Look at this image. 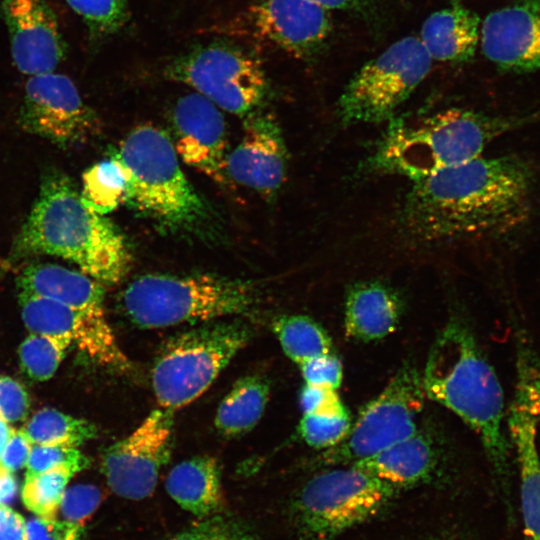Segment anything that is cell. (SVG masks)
Instances as JSON below:
<instances>
[{"label":"cell","instance_id":"1","mask_svg":"<svg viewBox=\"0 0 540 540\" xmlns=\"http://www.w3.org/2000/svg\"><path fill=\"white\" fill-rule=\"evenodd\" d=\"M400 212V231L420 244L503 235L530 214L535 172L508 154L479 156L412 181Z\"/></svg>","mask_w":540,"mask_h":540},{"label":"cell","instance_id":"2","mask_svg":"<svg viewBox=\"0 0 540 540\" xmlns=\"http://www.w3.org/2000/svg\"><path fill=\"white\" fill-rule=\"evenodd\" d=\"M422 382L427 398L452 411L476 433L511 513V446L502 426L503 389L463 320L451 319L440 330L429 351Z\"/></svg>","mask_w":540,"mask_h":540},{"label":"cell","instance_id":"3","mask_svg":"<svg viewBox=\"0 0 540 540\" xmlns=\"http://www.w3.org/2000/svg\"><path fill=\"white\" fill-rule=\"evenodd\" d=\"M50 254L77 264L102 285H113L127 274L131 255L116 228L82 199L71 180L52 173L13 246L15 257Z\"/></svg>","mask_w":540,"mask_h":540},{"label":"cell","instance_id":"4","mask_svg":"<svg viewBox=\"0 0 540 540\" xmlns=\"http://www.w3.org/2000/svg\"><path fill=\"white\" fill-rule=\"evenodd\" d=\"M540 120V111L492 116L449 108L423 118L391 119L365 161L368 172L415 181L481 156L496 138Z\"/></svg>","mask_w":540,"mask_h":540},{"label":"cell","instance_id":"5","mask_svg":"<svg viewBox=\"0 0 540 540\" xmlns=\"http://www.w3.org/2000/svg\"><path fill=\"white\" fill-rule=\"evenodd\" d=\"M125 176L124 202L171 230L194 231L208 207L186 178L172 139L160 128L137 126L111 153Z\"/></svg>","mask_w":540,"mask_h":540},{"label":"cell","instance_id":"6","mask_svg":"<svg viewBox=\"0 0 540 540\" xmlns=\"http://www.w3.org/2000/svg\"><path fill=\"white\" fill-rule=\"evenodd\" d=\"M255 288L241 280L213 274L143 275L123 293L129 318L144 328H163L247 312Z\"/></svg>","mask_w":540,"mask_h":540},{"label":"cell","instance_id":"7","mask_svg":"<svg viewBox=\"0 0 540 540\" xmlns=\"http://www.w3.org/2000/svg\"><path fill=\"white\" fill-rule=\"evenodd\" d=\"M396 489L355 466H339L311 477L292 503V519L308 540H330L377 514Z\"/></svg>","mask_w":540,"mask_h":540},{"label":"cell","instance_id":"8","mask_svg":"<svg viewBox=\"0 0 540 540\" xmlns=\"http://www.w3.org/2000/svg\"><path fill=\"white\" fill-rule=\"evenodd\" d=\"M250 337L246 326L218 323L170 340L152 371V386L161 408L174 411L203 394Z\"/></svg>","mask_w":540,"mask_h":540},{"label":"cell","instance_id":"9","mask_svg":"<svg viewBox=\"0 0 540 540\" xmlns=\"http://www.w3.org/2000/svg\"><path fill=\"white\" fill-rule=\"evenodd\" d=\"M422 375L404 364L383 391L360 411L348 435L316 458L317 467L351 465L370 458L414 434L424 407Z\"/></svg>","mask_w":540,"mask_h":540},{"label":"cell","instance_id":"10","mask_svg":"<svg viewBox=\"0 0 540 540\" xmlns=\"http://www.w3.org/2000/svg\"><path fill=\"white\" fill-rule=\"evenodd\" d=\"M432 59L418 37H405L363 65L345 86L338 112L346 124L391 120L428 75Z\"/></svg>","mask_w":540,"mask_h":540},{"label":"cell","instance_id":"11","mask_svg":"<svg viewBox=\"0 0 540 540\" xmlns=\"http://www.w3.org/2000/svg\"><path fill=\"white\" fill-rule=\"evenodd\" d=\"M165 73L186 84L217 107L246 115L262 101L267 90L258 60L235 46L211 43L191 49L173 60Z\"/></svg>","mask_w":540,"mask_h":540},{"label":"cell","instance_id":"12","mask_svg":"<svg viewBox=\"0 0 540 540\" xmlns=\"http://www.w3.org/2000/svg\"><path fill=\"white\" fill-rule=\"evenodd\" d=\"M173 435V411L153 410L127 437L107 448L102 471L118 496L141 500L153 493L159 472L169 461Z\"/></svg>","mask_w":540,"mask_h":540},{"label":"cell","instance_id":"13","mask_svg":"<svg viewBox=\"0 0 540 540\" xmlns=\"http://www.w3.org/2000/svg\"><path fill=\"white\" fill-rule=\"evenodd\" d=\"M20 123L30 133L68 147L88 136L96 117L71 79L53 71L29 77Z\"/></svg>","mask_w":540,"mask_h":540},{"label":"cell","instance_id":"14","mask_svg":"<svg viewBox=\"0 0 540 540\" xmlns=\"http://www.w3.org/2000/svg\"><path fill=\"white\" fill-rule=\"evenodd\" d=\"M22 319L32 333L63 339L93 360L127 371V357L120 350L105 312L71 308L52 299L19 294Z\"/></svg>","mask_w":540,"mask_h":540},{"label":"cell","instance_id":"15","mask_svg":"<svg viewBox=\"0 0 540 540\" xmlns=\"http://www.w3.org/2000/svg\"><path fill=\"white\" fill-rule=\"evenodd\" d=\"M172 120L179 159L214 182L228 184V141L220 108L201 94L190 93L177 101Z\"/></svg>","mask_w":540,"mask_h":540},{"label":"cell","instance_id":"16","mask_svg":"<svg viewBox=\"0 0 540 540\" xmlns=\"http://www.w3.org/2000/svg\"><path fill=\"white\" fill-rule=\"evenodd\" d=\"M484 55L513 73L540 69V0H515L489 13L480 29Z\"/></svg>","mask_w":540,"mask_h":540},{"label":"cell","instance_id":"17","mask_svg":"<svg viewBox=\"0 0 540 540\" xmlns=\"http://www.w3.org/2000/svg\"><path fill=\"white\" fill-rule=\"evenodd\" d=\"M1 7L17 69L29 77L53 72L66 46L49 5L44 0H2Z\"/></svg>","mask_w":540,"mask_h":540},{"label":"cell","instance_id":"18","mask_svg":"<svg viewBox=\"0 0 540 540\" xmlns=\"http://www.w3.org/2000/svg\"><path fill=\"white\" fill-rule=\"evenodd\" d=\"M239 144L228 155L229 180L265 196L276 193L287 169V149L277 122L267 114H250Z\"/></svg>","mask_w":540,"mask_h":540},{"label":"cell","instance_id":"19","mask_svg":"<svg viewBox=\"0 0 540 540\" xmlns=\"http://www.w3.org/2000/svg\"><path fill=\"white\" fill-rule=\"evenodd\" d=\"M251 19L264 38L302 59L320 53L332 28L328 9L312 0H263Z\"/></svg>","mask_w":540,"mask_h":540},{"label":"cell","instance_id":"20","mask_svg":"<svg viewBox=\"0 0 540 540\" xmlns=\"http://www.w3.org/2000/svg\"><path fill=\"white\" fill-rule=\"evenodd\" d=\"M440 463V445L431 432L417 429L404 440L355 465L396 490L432 479Z\"/></svg>","mask_w":540,"mask_h":540},{"label":"cell","instance_id":"21","mask_svg":"<svg viewBox=\"0 0 540 540\" xmlns=\"http://www.w3.org/2000/svg\"><path fill=\"white\" fill-rule=\"evenodd\" d=\"M402 311L398 293L385 283L362 281L353 284L345 298V334L362 342L380 340L394 332Z\"/></svg>","mask_w":540,"mask_h":540},{"label":"cell","instance_id":"22","mask_svg":"<svg viewBox=\"0 0 540 540\" xmlns=\"http://www.w3.org/2000/svg\"><path fill=\"white\" fill-rule=\"evenodd\" d=\"M21 294L44 297L71 308L103 312V285L83 272L39 263L26 267L18 278Z\"/></svg>","mask_w":540,"mask_h":540},{"label":"cell","instance_id":"23","mask_svg":"<svg viewBox=\"0 0 540 540\" xmlns=\"http://www.w3.org/2000/svg\"><path fill=\"white\" fill-rule=\"evenodd\" d=\"M479 23V17L473 11L453 1L424 21L419 39L432 60L467 62L477 49Z\"/></svg>","mask_w":540,"mask_h":540},{"label":"cell","instance_id":"24","mask_svg":"<svg viewBox=\"0 0 540 540\" xmlns=\"http://www.w3.org/2000/svg\"><path fill=\"white\" fill-rule=\"evenodd\" d=\"M165 488L182 509L201 519L224 509L220 469L213 457L180 462L171 469Z\"/></svg>","mask_w":540,"mask_h":540},{"label":"cell","instance_id":"25","mask_svg":"<svg viewBox=\"0 0 540 540\" xmlns=\"http://www.w3.org/2000/svg\"><path fill=\"white\" fill-rule=\"evenodd\" d=\"M270 385L258 375L239 379L220 403L215 427L224 436L250 431L260 420L269 399Z\"/></svg>","mask_w":540,"mask_h":540},{"label":"cell","instance_id":"26","mask_svg":"<svg viewBox=\"0 0 540 540\" xmlns=\"http://www.w3.org/2000/svg\"><path fill=\"white\" fill-rule=\"evenodd\" d=\"M520 476L524 540H540V452L536 435L523 433L512 444Z\"/></svg>","mask_w":540,"mask_h":540},{"label":"cell","instance_id":"27","mask_svg":"<svg viewBox=\"0 0 540 540\" xmlns=\"http://www.w3.org/2000/svg\"><path fill=\"white\" fill-rule=\"evenodd\" d=\"M272 329L284 353L298 365L319 355L335 353L326 330L308 316H279Z\"/></svg>","mask_w":540,"mask_h":540},{"label":"cell","instance_id":"28","mask_svg":"<svg viewBox=\"0 0 540 540\" xmlns=\"http://www.w3.org/2000/svg\"><path fill=\"white\" fill-rule=\"evenodd\" d=\"M21 432L33 445L76 448L94 438L97 429L87 420L46 408L38 411Z\"/></svg>","mask_w":540,"mask_h":540},{"label":"cell","instance_id":"29","mask_svg":"<svg viewBox=\"0 0 540 540\" xmlns=\"http://www.w3.org/2000/svg\"><path fill=\"white\" fill-rule=\"evenodd\" d=\"M81 196L89 207L102 215L124 202L125 176L113 157L86 170Z\"/></svg>","mask_w":540,"mask_h":540},{"label":"cell","instance_id":"30","mask_svg":"<svg viewBox=\"0 0 540 540\" xmlns=\"http://www.w3.org/2000/svg\"><path fill=\"white\" fill-rule=\"evenodd\" d=\"M77 472L69 467H56L25 477L22 488L24 505L38 517L54 518L70 478Z\"/></svg>","mask_w":540,"mask_h":540},{"label":"cell","instance_id":"31","mask_svg":"<svg viewBox=\"0 0 540 540\" xmlns=\"http://www.w3.org/2000/svg\"><path fill=\"white\" fill-rule=\"evenodd\" d=\"M70 343L63 339L32 333L19 348L24 372L38 381L48 380L57 370Z\"/></svg>","mask_w":540,"mask_h":540},{"label":"cell","instance_id":"32","mask_svg":"<svg viewBox=\"0 0 540 540\" xmlns=\"http://www.w3.org/2000/svg\"><path fill=\"white\" fill-rule=\"evenodd\" d=\"M95 35L119 30L128 17L127 0H66Z\"/></svg>","mask_w":540,"mask_h":540},{"label":"cell","instance_id":"33","mask_svg":"<svg viewBox=\"0 0 540 540\" xmlns=\"http://www.w3.org/2000/svg\"><path fill=\"white\" fill-rule=\"evenodd\" d=\"M168 540H258V537L246 522L221 512L203 518Z\"/></svg>","mask_w":540,"mask_h":540},{"label":"cell","instance_id":"34","mask_svg":"<svg viewBox=\"0 0 540 540\" xmlns=\"http://www.w3.org/2000/svg\"><path fill=\"white\" fill-rule=\"evenodd\" d=\"M351 425L349 413L333 416L303 414L298 431L307 445L326 450L342 442Z\"/></svg>","mask_w":540,"mask_h":540},{"label":"cell","instance_id":"35","mask_svg":"<svg viewBox=\"0 0 540 540\" xmlns=\"http://www.w3.org/2000/svg\"><path fill=\"white\" fill-rule=\"evenodd\" d=\"M89 460L78 449L64 446L33 445L25 477H31L56 467H69L80 472Z\"/></svg>","mask_w":540,"mask_h":540},{"label":"cell","instance_id":"36","mask_svg":"<svg viewBox=\"0 0 540 540\" xmlns=\"http://www.w3.org/2000/svg\"><path fill=\"white\" fill-rule=\"evenodd\" d=\"M100 490L90 484H77L65 490L59 510L66 521L83 523L101 502Z\"/></svg>","mask_w":540,"mask_h":540},{"label":"cell","instance_id":"37","mask_svg":"<svg viewBox=\"0 0 540 540\" xmlns=\"http://www.w3.org/2000/svg\"><path fill=\"white\" fill-rule=\"evenodd\" d=\"M299 366L307 385L335 390L341 385L343 367L335 353L316 356Z\"/></svg>","mask_w":540,"mask_h":540},{"label":"cell","instance_id":"38","mask_svg":"<svg viewBox=\"0 0 540 540\" xmlns=\"http://www.w3.org/2000/svg\"><path fill=\"white\" fill-rule=\"evenodd\" d=\"M83 523L36 517L26 522L24 540H83Z\"/></svg>","mask_w":540,"mask_h":540},{"label":"cell","instance_id":"39","mask_svg":"<svg viewBox=\"0 0 540 540\" xmlns=\"http://www.w3.org/2000/svg\"><path fill=\"white\" fill-rule=\"evenodd\" d=\"M299 403L303 414L323 416L348 414L335 389L305 384L300 391Z\"/></svg>","mask_w":540,"mask_h":540},{"label":"cell","instance_id":"40","mask_svg":"<svg viewBox=\"0 0 540 540\" xmlns=\"http://www.w3.org/2000/svg\"><path fill=\"white\" fill-rule=\"evenodd\" d=\"M30 401L26 389L10 377H0V418L7 423L24 419Z\"/></svg>","mask_w":540,"mask_h":540},{"label":"cell","instance_id":"41","mask_svg":"<svg viewBox=\"0 0 540 540\" xmlns=\"http://www.w3.org/2000/svg\"><path fill=\"white\" fill-rule=\"evenodd\" d=\"M32 446L21 430H14L0 456V466L10 472L21 469L27 464Z\"/></svg>","mask_w":540,"mask_h":540},{"label":"cell","instance_id":"42","mask_svg":"<svg viewBox=\"0 0 540 540\" xmlns=\"http://www.w3.org/2000/svg\"><path fill=\"white\" fill-rule=\"evenodd\" d=\"M26 522L8 506H0V540H24Z\"/></svg>","mask_w":540,"mask_h":540},{"label":"cell","instance_id":"43","mask_svg":"<svg viewBox=\"0 0 540 540\" xmlns=\"http://www.w3.org/2000/svg\"><path fill=\"white\" fill-rule=\"evenodd\" d=\"M18 485L13 472L0 466V506H8L17 495Z\"/></svg>","mask_w":540,"mask_h":540},{"label":"cell","instance_id":"44","mask_svg":"<svg viewBox=\"0 0 540 540\" xmlns=\"http://www.w3.org/2000/svg\"><path fill=\"white\" fill-rule=\"evenodd\" d=\"M329 9L359 11L365 8L371 0H312Z\"/></svg>","mask_w":540,"mask_h":540},{"label":"cell","instance_id":"45","mask_svg":"<svg viewBox=\"0 0 540 540\" xmlns=\"http://www.w3.org/2000/svg\"><path fill=\"white\" fill-rule=\"evenodd\" d=\"M14 429L6 421L0 418V456Z\"/></svg>","mask_w":540,"mask_h":540}]
</instances>
